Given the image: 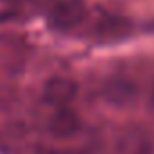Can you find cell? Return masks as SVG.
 Instances as JSON below:
<instances>
[{"mask_svg": "<svg viewBox=\"0 0 154 154\" xmlns=\"http://www.w3.org/2000/svg\"><path fill=\"white\" fill-rule=\"evenodd\" d=\"M122 154H152L150 145L138 134H127L122 141Z\"/></svg>", "mask_w": 154, "mask_h": 154, "instance_id": "obj_5", "label": "cell"}, {"mask_svg": "<svg viewBox=\"0 0 154 154\" xmlns=\"http://www.w3.org/2000/svg\"><path fill=\"white\" fill-rule=\"evenodd\" d=\"M152 102H154V89H152Z\"/></svg>", "mask_w": 154, "mask_h": 154, "instance_id": "obj_9", "label": "cell"}, {"mask_svg": "<svg viewBox=\"0 0 154 154\" xmlns=\"http://www.w3.org/2000/svg\"><path fill=\"white\" fill-rule=\"evenodd\" d=\"M102 96L111 105H125L136 96V85L125 78H114L102 89Z\"/></svg>", "mask_w": 154, "mask_h": 154, "instance_id": "obj_4", "label": "cell"}, {"mask_svg": "<svg viewBox=\"0 0 154 154\" xmlns=\"http://www.w3.org/2000/svg\"><path fill=\"white\" fill-rule=\"evenodd\" d=\"M120 24H123V20L120 18H109L107 22L100 24V36H111V38H118L120 35H123V27H120Z\"/></svg>", "mask_w": 154, "mask_h": 154, "instance_id": "obj_7", "label": "cell"}, {"mask_svg": "<svg viewBox=\"0 0 154 154\" xmlns=\"http://www.w3.org/2000/svg\"><path fill=\"white\" fill-rule=\"evenodd\" d=\"M49 154H78V152L69 150V149H56V150H51Z\"/></svg>", "mask_w": 154, "mask_h": 154, "instance_id": "obj_8", "label": "cell"}, {"mask_svg": "<svg viewBox=\"0 0 154 154\" xmlns=\"http://www.w3.org/2000/svg\"><path fill=\"white\" fill-rule=\"evenodd\" d=\"M20 11L18 0H0V22L15 20Z\"/></svg>", "mask_w": 154, "mask_h": 154, "instance_id": "obj_6", "label": "cell"}, {"mask_svg": "<svg viewBox=\"0 0 154 154\" xmlns=\"http://www.w3.org/2000/svg\"><path fill=\"white\" fill-rule=\"evenodd\" d=\"M85 15L84 0H60L49 11V26L56 31H71L85 20Z\"/></svg>", "mask_w": 154, "mask_h": 154, "instance_id": "obj_1", "label": "cell"}, {"mask_svg": "<svg viewBox=\"0 0 154 154\" xmlns=\"http://www.w3.org/2000/svg\"><path fill=\"white\" fill-rule=\"evenodd\" d=\"M47 129L58 140L72 138L74 134H78L80 129H82V118L78 116V112H74L72 109L60 107L51 116V120L47 123Z\"/></svg>", "mask_w": 154, "mask_h": 154, "instance_id": "obj_3", "label": "cell"}, {"mask_svg": "<svg viewBox=\"0 0 154 154\" xmlns=\"http://www.w3.org/2000/svg\"><path fill=\"white\" fill-rule=\"evenodd\" d=\"M78 94V84L67 76H53L44 85L42 98L51 107H67Z\"/></svg>", "mask_w": 154, "mask_h": 154, "instance_id": "obj_2", "label": "cell"}]
</instances>
